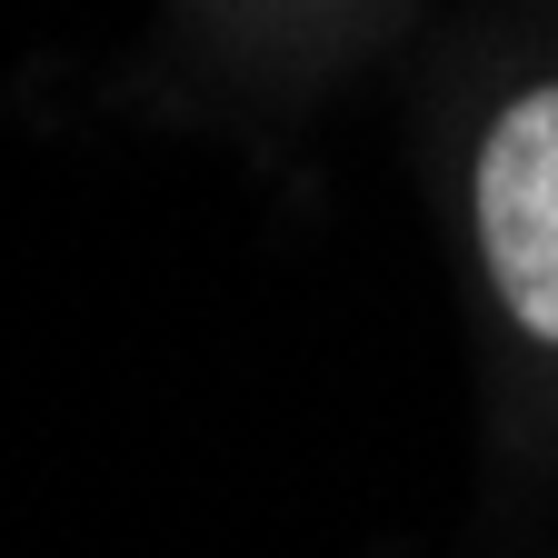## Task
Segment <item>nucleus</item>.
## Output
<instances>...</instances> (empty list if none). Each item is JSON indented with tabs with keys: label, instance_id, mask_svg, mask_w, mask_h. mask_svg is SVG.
Segmentation results:
<instances>
[{
	"label": "nucleus",
	"instance_id": "nucleus-1",
	"mask_svg": "<svg viewBox=\"0 0 558 558\" xmlns=\"http://www.w3.org/2000/svg\"><path fill=\"white\" fill-rule=\"evenodd\" d=\"M478 240L488 279L529 339L558 349V90H529L478 150Z\"/></svg>",
	"mask_w": 558,
	"mask_h": 558
}]
</instances>
